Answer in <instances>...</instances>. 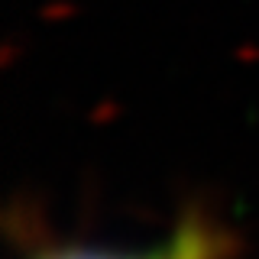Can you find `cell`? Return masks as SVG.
Here are the masks:
<instances>
[{
  "instance_id": "1",
  "label": "cell",
  "mask_w": 259,
  "mask_h": 259,
  "mask_svg": "<svg viewBox=\"0 0 259 259\" xmlns=\"http://www.w3.org/2000/svg\"><path fill=\"white\" fill-rule=\"evenodd\" d=\"M230 237L204 214H185L165 230V237L143 246H110L84 240H49L32 246L23 259H227Z\"/></svg>"
}]
</instances>
